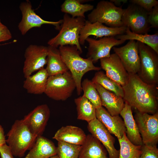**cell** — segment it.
Returning <instances> with one entry per match:
<instances>
[{
	"label": "cell",
	"mask_w": 158,
	"mask_h": 158,
	"mask_svg": "<svg viewBox=\"0 0 158 158\" xmlns=\"http://www.w3.org/2000/svg\"><path fill=\"white\" fill-rule=\"evenodd\" d=\"M128 74L127 82L122 86L124 102L140 113L153 114L157 112V85L145 83L137 74Z\"/></svg>",
	"instance_id": "cell-1"
},
{
	"label": "cell",
	"mask_w": 158,
	"mask_h": 158,
	"mask_svg": "<svg viewBox=\"0 0 158 158\" xmlns=\"http://www.w3.org/2000/svg\"><path fill=\"white\" fill-rule=\"evenodd\" d=\"M61 58L71 73L75 83L77 94L82 92L81 80L83 75L91 71H99L101 67L96 66L90 60L81 57L82 53L75 45L59 47Z\"/></svg>",
	"instance_id": "cell-2"
},
{
	"label": "cell",
	"mask_w": 158,
	"mask_h": 158,
	"mask_svg": "<svg viewBox=\"0 0 158 158\" xmlns=\"http://www.w3.org/2000/svg\"><path fill=\"white\" fill-rule=\"evenodd\" d=\"M86 20L84 18H73L65 13L59 33L48 41V44L56 48L66 45H75L82 53V49L79 42V35Z\"/></svg>",
	"instance_id": "cell-3"
},
{
	"label": "cell",
	"mask_w": 158,
	"mask_h": 158,
	"mask_svg": "<svg viewBox=\"0 0 158 158\" xmlns=\"http://www.w3.org/2000/svg\"><path fill=\"white\" fill-rule=\"evenodd\" d=\"M6 136V142L13 155L20 158L31 149L37 137L31 133L23 119L15 121Z\"/></svg>",
	"instance_id": "cell-4"
},
{
	"label": "cell",
	"mask_w": 158,
	"mask_h": 158,
	"mask_svg": "<svg viewBox=\"0 0 158 158\" xmlns=\"http://www.w3.org/2000/svg\"><path fill=\"white\" fill-rule=\"evenodd\" d=\"M138 42L140 65L137 74L145 83L157 85L158 83V53L148 46Z\"/></svg>",
	"instance_id": "cell-5"
},
{
	"label": "cell",
	"mask_w": 158,
	"mask_h": 158,
	"mask_svg": "<svg viewBox=\"0 0 158 158\" xmlns=\"http://www.w3.org/2000/svg\"><path fill=\"white\" fill-rule=\"evenodd\" d=\"M76 88L69 71L49 76L44 93L55 100L65 101L70 97Z\"/></svg>",
	"instance_id": "cell-6"
},
{
	"label": "cell",
	"mask_w": 158,
	"mask_h": 158,
	"mask_svg": "<svg viewBox=\"0 0 158 158\" xmlns=\"http://www.w3.org/2000/svg\"><path fill=\"white\" fill-rule=\"evenodd\" d=\"M124 9L117 7L110 1L102 0L97 4L87 16L88 20L91 23L96 22L111 27L123 26L121 18Z\"/></svg>",
	"instance_id": "cell-7"
},
{
	"label": "cell",
	"mask_w": 158,
	"mask_h": 158,
	"mask_svg": "<svg viewBox=\"0 0 158 158\" xmlns=\"http://www.w3.org/2000/svg\"><path fill=\"white\" fill-rule=\"evenodd\" d=\"M148 12L132 3L124 9L121 21L123 26L138 34H147L151 28L148 21Z\"/></svg>",
	"instance_id": "cell-8"
},
{
	"label": "cell",
	"mask_w": 158,
	"mask_h": 158,
	"mask_svg": "<svg viewBox=\"0 0 158 158\" xmlns=\"http://www.w3.org/2000/svg\"><path fill=\"white\" fill-rule=\"evenodd\" d=\"M135 120L143 145H157L158 142V113L152 115L137 111Z\"/></svg>",
	"instance_id": "cell-9"
},
{
	"label": "cell",
	"mask_w": 158,
	"mask_h": 158,
	"mask_svg": "<svg viewBox=\"0 0 158 158\" xmlns=\"http://www.w3.org/2000/svg\"><path fill=\"white\" fill-rule=\"evenodd\" d=\"M48 47L42 45L31 44L26 49L23 72L25 78L44 68L47 63Z\"/></svg>",
	"instance_id": "cell-10"
},
{
	"label": "cell",
	"mask_w": 158,
	"mask_h": 158,
	"mask_svg": "<svg viewBox=\"0 0 158 158\" xmlns=\"http://www.w3.org/2000/svg\"><path fill=\"white\" fill-rule=\"evenodd\" d=\"M19 7L22 17L18 28L22 35H25L31 28H39L45 24L53 25L56 29L59 30L62 19L57 21H51L42 19L34 12L29 1L21 3Z\"/></svg>",
	"instance_id": "cell-11"
},
{
	"label": "cell",
	"mask_w": 158,
	"mask_h": 158,
	"mask_svg": "<svg viewBox=\"0 0 158 158\" xmlns=\"http://www.w3.org/2000/svg\"><path fill=\"white\" fill-rule=\"evenodd\" d=\"M86 41L89 44L87 58L91 60L93 63L101 59L109 57L112 48L125 42L112 36L104 37L98 40L88 37Z\"/></svg>",
	"instance_id": "cell-12"
},
{
	"label": "cell",
	"mask_w": 158,
	"mask_h": 158,
	"mask_svg": "<svg viewBox=\"0 0 158 158\" xmlns=\"http://www.w3.org/2000/svg\"><path fill=\"white\" fill-rule=\"evenodd\" d=\"M113 48L128 73L137 74L140 65L138 42L129 40L123 46Z\"/></svg>",
	"instance_id": "cell-13"
},
{
	"label": "cell",
	"mask_w": 158,
	"mask_h": 158,
	"mask_svg": "<svg viewBox=\"0 0 158 158\" xmlns=\"http://www.w3.org/2000/svg\"><path fill=\"white\" fill-rule=\"evenodd\" d=\"M127 27H111L104 25L99 22L91 23L86 20L85 24L80 32L79 42L80 45H83L87 38L90 35L96 38L106 37H115L123 34Z\"/></svg>",
	"instance_id": "cell-14"
},
{
	"label": "cell",
	"mask_w": 158,
	"mask_h": 158,
	"mask_svg": "<svg viewBox=\"0 0 158 158\" xmlns=\"http://www.w3.org/2000/svg\"><path fill=\"white\" fill-rule=\"evenodd\" d=\"M49 108L46 104L37 106L23 120L31 133L37 137L42 135L50 116Z\"/></svg>",
	"instance_id": "cell-15"
},
{
	"label": "cell",
	"mask_w": 158,
	"mask_h": 158,
	"mask_svg": "<svg viewBox=\"0 0 158 158\" xmlns=\"http://www.w3.org/2000/svg\"><path fill=\"white\" fill-rule=\"evenodd\" d=\"M100 61L101 68L105 71L108 77L122 86L127 83L129 74L117 54H111L109 57L101 59Z\"/></svg>",
	"instance_id": "cell-16"
},
{
	"label": "cell",
	"mask_w": 158,
	"mask_h": 158,
	"mask_svg": "<svg viewBox=\"0 0 158 158\" xmlns=\"http://www.w3.org/2000/svg\"><path fill=\"white\" fill-rule=\"evenodd\" d=\"M88 123V131L106 148L109 158H118L119 150L114 146L115 138L104 126L97 118Z\"/></svg>",
	"instance_id": "cell-17"
},
{
	"label": "cell",
	"mask_w": 158,
	"mask_h": 158,
	"mask_svg": "<svg viewBox=\"0 0 158 158\" xmlns=\"http://www.w3.org/2000/svg\"><path fill=\"white\" fill-rule=\"evenodd\" d=\"M96 118L104 126L111 134L118 139L121 138L126 128L123 120L119 116H112L102 106L96 109Z\"/></svg>",
	"instance_id": "cell-18"
},
{
	"label": "cell",
	"mask_w": 158,
	"mask_h": 158,
	"mask_svg": "<svg viewBox=\"0 0 158 158\" xmlns=\"http://www.w3.org/2000/svg\"><path fill=\"white\" fill-rule=\"evenodd\" d=\"M95 85L99 95L102 106L105 107L111 116L119 115L124 106L123 98L99 84Z\"/></svg>",
	"instance_id": "cell-19"
},
{
	"label": "cell",
	"mask_w": 158,
	"mask_h": 158,
	"mask_svg": "<svg viewBox=\"0 0 158 158\" xmlns=\"http://www.w3.org/2000/svg\"><path fill=\"white\" fill-rule=\"evenodd\" d=\"M86 135L81 128L68 125L62 126L58 129L52 138L58 142L81 146L85 140Z\"/></svg>",
	"instance_id": "cell-20"
},
{
	"label": "cell",
	"mask_w": 158,
	"mask_h": 158,
	"mask_svg": "<svg viewBox=\"0 0 158 158\" xmlns=\"http://www.w3.org/2000/svg\"><path fill=\"white\" fill-rule=\"evenodd\" d=\"M120 114L123 119L126 128V133L128 139L135 145H142L143 144L142 138L133 117L131 107L125 102Z\"/></svg>",
	"instance_id": "cell-21"
},
{
	"label": "cell",
	"mask_w": 158,
	"mask_h": 158,
	"mask_svg": "<svg viewBox=\"0 0 158 158\" xmlns=\"http://www.w3.org/2000/svg\"><path fill=\"white\" fill-rule=\"evenodd\" d=\"M57 154L56 147L50 140L38 136L25 158H49Z\"/></svg>",
	"instance_id": "cell-22"
},
{
	"label": "cell",
	"mask_w": 158,
	"mask_h": 158,
	"mask_svg": "<svg viewBox=\"0 0 158 158\" xmlns=\"http://www.w3.org/2000/svg\"><path fill=\"white\" fill-rule=\"evenodd\" d=\"M104 147L91 134L86 135L78 158H108Z\"/></svg>",
	"instance_id": "cell-23"
},
{
	"label": "cell",
	"mask_w": 158,
	"mask_h": 158,
	"mask_svg": "<svg viewBox=\"0 0 158 158\" xmlns=\"http://www.w3.org/2000/svg\"><path fill=\"white\" fill-rule=\"evenodd\" d=\"M48 77L45 68H43L25 78L23 87L29 93L41 94L44 93Z\"/></svg>",
	"instance_id": "cell-24"
},
{
	"label": "cell",
	"mask_w": 158,
	"mask_h": 158,
	"mask_svg": "<svg viewBox=\"0 0 158 158\" xmlns=\"http://www.w3.org/2000/svg\"><path fill=\"white\" fill-rule=\"evenodd\" d=\"M45 68L49 76L61 74L69 71L63 60L59 49L49 46Z\"/></svg>",
	"instance_id": "cell-25"
},
{
	"label": "cell",
	"mask_w": 158,
	"mask_h": 158,
	"mask_svg": "<svg viewBox=\"0 0 158 158\" xmlns=\"http://www.w3.org/2000/svg\"><path fill=\"white\" fill-rule=\"evenodd\" d=\"M116 38L121 40H134L150 47L158 53V34H138L131 31L127 28L124 34L117 36Z\"/></svg>",
	"instance_id": "cell-26"
},
{
	"label": "cell",
	"mask_w": 158,
	"mask_h": 158,
	"mask_svg": "<svg viewBox=\"0 0 158 158\" xmlns=\"http://www.w3.org/2000/svg\"><path fill=\"white\" fill-rule=\"evenodd\" d=\"M77 119L89 123L96 118V108L87 98L82 96L75 99Z\"/></svg>",
	"instance_id": "cell-27"
},
{
	"label": "cell",
	"mask_w": 158,
	"mask_h": 158,
	"mask_svg": "<svg viewBox=\"0 0 158 158\" xmlns=\"http://www.w3.org/2000/svg\"><path fill=\"white\" fill-rule=\"evenodd\" d=\"M82 1L78 0H66L61 6V11L71 15L73 18H85V13L92 10L94 6L89 4H82Z\"/></svg>",
	"instance_id": "cell-28"
},
{
	"label": "cell",
	"mask_w": 158,
	"mask_h": 158,
	"mask_svg": "<svg viewBox=\"0 0 158 158\" xmlns=\"http://www.w3.org/2000/svg\"><path fill=\"white\" fill-rule=\"evenodd\" d=\"M118 140L120 146L118 158H140L142 145H136L132 143L126 133Z\"/></svg>",
	"instance_id": "cell-29"
},
{
	"label": "cell",
	"mask_w": 158,
	"mask_h": 158,
	"mask_svg": "<svg viewBox=\"0 0 158 158\" xmlns=\"http://www.w3.org/2000/svg\"><path fill=\"white\" fill-rule=\"evenodd\" d=\"M92 81L123 98L124 92L122 87L108 77L103 71L96 72Z\"/></svg>",
	"instance_id": "cell-30"
},
{
	"label": "cell",
	"mask_w": 158,
	"mask_h": 158,
	"mask_svg": "<svg viewBox=\"0 0 158 158\" xmlns=\"http://www.w3.org/2000/svg\"><path fill=\"white\" fill-rule=\"evenodd\" d=\"M81 87L83 92V96L88 99L96 109L102 106L99 95L92 80L85 79L81 83Z\"/></svg>",
	"instance_id": "cell-31"
},
{
	"label": "cell",
	"mask_w": 158,
	"mask_h": 158,
	"mask_svg": "<svg viewBox=\"0 0 158 158\" xmlns=\"http://www.w3.org/2000/svg\"><path fill=\"white\" fill-rule=\"evenodd\" d=\"M81 146L58 142L57 155L59 158H78Z\"/></svg>",
	"instance_id": "cell-32"
},
{
	"label": "cell",
	"mask_w": 158,
	"mask_h": 158,
	"mask_svg": "<svg viewBox=\"0 0 158 158\" xmlns=\"http://www.w3.org/2000/svg\"><path fill=\"white\" fill-rule=\"evenodd\" d=\"M140 158H158V149L157 145H143Z\"/></svg>",
	"instance_id": "cell-33"
},
{
	"label": "cell",
	"mask_w": 158,
	"mask_h": 158,
	"mask_svg": "<svg viewBox=\"0 0 158 158\" xmlns=\"http://www.w3.org/2000/svg\"><path fill=\"white\" fill-rule=\"evenodd\" d=\"M130 2L139 6L148 12L158 5V1L156 0H131Z\"/></svg>",
	"instance_id": "cell-34"
},
{
	"label": "cell",
	"mask_w": 158,
	"mask_h": 158,
	"mask_svg": "<svg viewBox=\"0 0 158 158\" xmlns=\"http://www.w3.org/2000/svg\"><path fill=\"white\" fill-rule=\"evenodd\" d=\"M148 21L151 28H158V5L148 12Z\"/></svg>",
	"instance_id": "cell-35"
},
{
	"label": "cell",
	"mask_w": 158,
	"mask_h": 158,
	"mask_svg": "<svg viewBox=\"0 0 158 158\" xmlns=\"http://www.w3.org/2000/svg\"><path fill=\"white\" fill-rule=\"evenodd\" d=\"M12 37L10 30L5 25L0 23V42L8 40Z\"/></svg>",
	"instance_id": "cell-36"
},
{
	"label": "cell",
	"mask_w": 158,
	"mask_h": 158,
	"mask_svg": "<svg viewBox=\"0 0 158 158\" xmlns=\"http://www.w3.org/2000/svg\"><path fill=\"white\" fill-rule=\"evenodd\" d=\"M1 158H14L11 149L6 143L0 146Z\"/></svg>",
	"instance_id": "cell-37"
},
{
	"label": "cell",
	"mask_w": 158,
	"mask_h": 158,
	"mask_svg": "<svg viewBox=\"0 0 158 158\" xmlns=\"http://www.w3.org/2000/svg\"><path fill=\"white\" fill-rule=\"evenodd\" d=\"M6 143L5 136L3 128L0 125V146Z\"/></svg>",
	"instance_id": "cell-38"
},
{
	"label": "cell",
	"mask_w": 158,
	"mask_h": 158,
	"mask_svg": "<svg viewBox=\"0 0 158 158\" xmlns=\"http://www.w3.org/2000/svg\"><path fill=\"white\" fill-rule=\"evenodd\" d=\"M110 1L113 3L115 6L119 5L121 3L124 4L128 1L127 0H110Z\"/></svg>",
	"instance_id": "cell-39"
},
{
	"label": "cell",
	"mask_w": 158,
	"mask_h": 158,
	"mask_svg": "<svg viewBox=\"0 0 158 158\" xmlns=\"http://www.w3.org/2000/svg\"><path fill=\"white\" fill-rule=\"evenodd\" d=\"M49 158H59L57 155H56Z\"/></svg>",
	"instance_id": "cell-40"
},
{
	"label": "cell",
	"mask_w": 158,
	"mask_h": 158,
	"mask_svg": "<svg viewBox=\"0 0 158 158\" xmlns=\"http://www.w3.org/2000/svg\"><path fill=\"white\" fill-rule=\"evenodd\" d=\"M1 23V21H0V23Z\"/></svg>",
	"instance_id": "cell-41"
}]
</instances>
